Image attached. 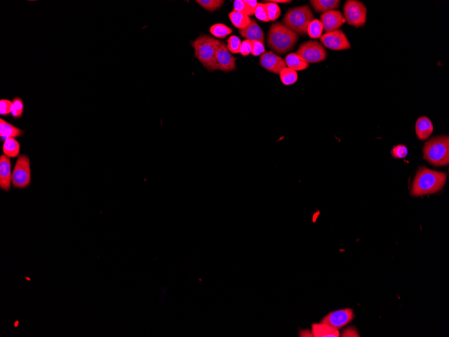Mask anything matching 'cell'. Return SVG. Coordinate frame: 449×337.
Here are the masks:
<instances>
[{"label":"cell","instance_id":"obj_30","mask_svg":"<svg viewBox=\"0 0 449 337\" xmlns=\"http://www.w3.org/2000/svg\"><path fill=\"white\" fill-rule=\"evenodd\" d=\"M234 11H238V12L242 13V14H245L248 16H252L254 14L251 9L246 4L244 0H236V1H234Z\"/></svg>","mask_w":449,"mask_h":337},{"label":"cell","instance_id":"obj_31","mask_svg":"<svg viewBox=\"0 0 449 337\" xmlns=\"http://www.w3.org/2000/svg\"><path fill=\"white\" fill-rule=\"evenodd\" d=\"M254 14L259 20L263 22H268L269 19L268 14H267V9H266L265 4L264 3H258L257 8L254 11Z\"/></svg>","mask_w":449,"mask_h":337},{"label":"cell","instance_id":"obj_19","mask_svg":"<svg viewBox=\"0 0 449 337\" xmlns=\"http://www.w3.org/2000/svg\"><path fill=\"white\" fill-rule=\"evenodd\" d=\"M312 335L315 337H338L340 336V333L337 329L325 324H313Z\"/></svg>","mask_w":449,"mask_h":337},{"label":"cell","instance_id":"obj_18","mask_svg":"<svg viewBox=\"0 0 449 337\" xmlns=\"http://www.w3.org/2000/svg\"><path fill=\"white\" fill-rule=\"evenodd\" d=\"M311 6L316 12L324 13L338 8L341 5L340 0H311Z\"/></svg>","mask_w":449,"mask_h":337},{"label":"cell","instance_id":"obj_5","mask_svg":"<svg viewBox=\"0 0 449 337\" xmlns=\"http://www.w3.org/2000/svg\"><path fill=\"white\" fill-rule=\"evenodd\" d=\"M219 40L211 37V36L202 34L191 44L195 51L194 57L209 72H213L214 61Z\"/></svg>","mask_w":449,"mask_h":337},{"label":"cell","instance_id":"obj_21","mask_svg":"<svg viewBox=\"0 0 449 337\" xmlns=\"http://www.w3.org/2000/svg\"><path fill=\"white\" fill-rule=\"evenodd\" d=\"M2 150L3 154L8 158H16L20 154V143L14 137H10L3 141Z\"/></svg>","mask_w":449,"mask_h":337},{"label":"cell","instance_id":"obj_22","mask_svg":"<svg viewBox=\"0 0 449 337\" xmlns=\"http://www.w3.org/2000/svg\"><path fill=\"white\" fill-rule=\"evenodd\" d=\"M229 18L235 27L238 28L239 30L247 27L251 21L249 16L236 11L229 13Z\"/></svg>","mask_w":449,"mask_h":337},{"label":"cell","instance_id":"obj_8","mask_svg":"<svg viewBox=\"0 0 449 337\" xmlns=\"http://www.w3.org/2000/svg\"><path fill=\"white\" fill-rule=\"evenodd\" d=\"M296 53L308 64L322 62L328 56L324 46L317 41H309L301 44Z\"/></svg>","mask_w":449,"mask_h":337},{"label":"cell","instance_id":"obj_37","mask_svg":"<svg viewBox=\"0 0 449 337\" xmlns=\"http://www.w3.org/2000/svg\"><path fill=\"white\" fill-rule=\"evenodd\" d=\"M263 2H272L275 3H289L292 2V1H288V0H269V1H263Z\"/></svg>","mask_w":449,"mask_h":337},{"label":"cell","instance_id":"obj_12","mask_svg":"<svg viewBox=\"0 0 449 337\" xmlns=\"http://www.w3.org/2000/svg\"><path fill=\"white\" fill-rule=\"evenodd\" d=\"M260 64L263 68L273 74H279L286 68L285 61L272 51L265 52L260 57Z\"/></svg>","mask_w":449,"mask_h":337},{"label":"cell","instance_id":"obj_7","mask_svg":"<svg viewBox=\"0 0 449 337\" xmlns=\"http://www.w3.org/2000/svg\"><path fill=\"white\" fill-rule=\"evenodd\" d=\"M344 16L348 24L359 28L366 22L367 9L364 3L357 0H348L343 7Z\"/></svg>","mask_w":449,"mask_h":337},{"label":"cell","instance_id":"obj_2","mask_svg":"<svg viewBox=\"0 0 449 337\" xmlns=\"http://www.w3.org/2000/svg\"><path fill=\"white\" fill-rule=\"evenodd\" d=\"M299 39V34L282 23H273L269 29L267 43L278 54H285L293 50Z\"/></svg>","mask_w":449,"mask_h":337},{"label":"cell","instance_id":"obj_10","mask_svg":"<svg viewBox=\"0 0 449 337\" xmlns=\"http://www.w3.org/2000/svg\"><path fill=\"white\" fill-rule=\"evenodd\" d=\"M320 41L325 47L334 51H343L351 48L349 39L341 29L326 32L321 36Z\"/></svg>","mask_w":449,"mask_h":337},{"label":"cell","instance_id":"obj_9","mask_svg":"<svg viewBox=\"0 0 449 337\" xmlns=\"http://www.w3.org/2000/svg\"><path fill=\"white\" fill-rule=\"evenodd\" d=\"M236 57L233 56L227 46L222 41L219 42L214 61L213 71L219 70L230 72L236 70Z\"/></svg>","mask_w":449,"mask_h":337},{"label":"cell","instance_id":"obj_23","mask_svg":"<svg viewBox=\"0 0 449 337\" xmlns=\"http://www.w3.org/2000/svg\"><path fill=\"white\" fill-rule=\"evenodd\" d=\"M210 32L218 39H225L227 36L232 34L233 30L222 23H217L210 28Z\"/></svg>","mask_w":449,"mask_h":337},{"label":"cell","instance_id":"obj_36","mask_svg":"<svg viewBox=\"0 0 449 337\" xmlns=\"http://www.w3.org/2000/svg\"><path fill=\"white\" fill-rule=\"evenodd\" d=\"M246 4L251 9L252 12L254 14V11L256 10L258 5V1L257 0H244Z\"/></svg>","mask_w":449,"mask_h":337},{"label":"cell","instance_id":"obj_11","mask_svg":"<svg viewBox=\"0 0 449 337\" xmlns=\"http://www.w3.org/2000/svg\"><path fill=\"white\" fill-rule=\"evenodd\" d=\"M353 318L354 314L353 310L347 308L330 313L321 321V323L325 324L338 330L351 323Z\"/></svg>","mask_w":449,"mask_h":337},{"label":"cell","instance_id":"obj_29","mask_svg":"<svg viewBox=\"0 0 449 337\" xmlns=\"http://www.w3.org/2000/svg\"><path fill=\"white\" fill-rule=\"evenodd\" d=\"M227 48L230 53L238 54L240 53L241 47H242V42L240 38L236 35L230 36V37L227 39Z\"/></svg>","mask_w":449,"mask_h":337},{"label":"cell","instance_id":"obj_16","mask_svg":"<svg viewBox=\"0 0 449 337\" xmlns=\"http://www.w3.org/2000/svg\"><path fill=\"white\" fill-rule=\"evenodd\" d=\"M24 132L22 129L15 127L12 124L9 123L3 118H0V139L4 141L5 139L10 137H20L24 135Z\"/></svg>","mask_w":449,"mask_h":337},{"label":"cell","instance_id":"obj_15","mask_svg":"<svg viewBox=\"0 0 449 337\" xmlns=\"http://www.w3.org/2000/svg\"><path fill=\"white\" fill-rule=\"evenodd\" d=\"M239 33L250 41H259L265 44V32L253 19H251L247 27L239 30Z\"/></svg>","mask_w":449,"mask_h":337},{"label":"cell","instance_id":"obj_6","mask_svg":"<svg viewBox=\"0 0 449 337\" xmlns=\"http://www.w3.org/2000/svg\"><path fill=\"white\" fill-rule=\"evenodd\" d=\"M31 168L30 159L25 154L18 156L11 177V183L15 188L25 189L31 183Z\"/></svg>","mask_w":449,"mask_h":337},{"label":"cell","instance_id":"obj_1","mask_svg":"<svg viewBox=\"0 0 449 337\" xmlns=\"http://www.w3.org/2000/svg\"><path fill=\"white\" fill-rule=\"evenodd\" d=\"M446 180L447 174L445 172L420 167L412 183L411 195L420 197L439 192L442 190Z\"/></svg>","mask_w":449,"mask_h":337},{"label":"cell","instance_id":"obj_28","mask_svg":"<svg viewBox=\"0 0 449 337\" xmlns=\"http://www.w3.org/2000/svg\"><path fill=\"white\" fill-rule=\"evenodd\" d=\"M265 4L269 21L277 20L280 17V14H281V10H280L278 5L277 3L272 2H267Z\"/></svg>","mask_w":449,"mask_h":337},{"label":"cell","instance_id":"obj_4","mask_svg":"<svg viewBox=\"0 0 449 337\" xmlns=\"http://www.w3.org/2000/svg\"><path fill=\"white\" fill-rule=\"evenodd\" d=\"M313 20H314V15L310 7L305 5L288 9L282 19V24L296 33L305 36L307 34L309 23Z\"/></svg>","mask_w":449,"mask_h":337},{"label":"cell","instance_id":"obj_27","mask_svg":"<svg viewBox=\"0 0 449 337\" xmlns=\"http://www.w3.org/2000/svg\"><path fill=\"white\" fill-rule=\"evenodd\" d=\"M196 2L203 8L212 12L222 7L225 1L223 0H197Z\"/></svg>","mask_w":449,"mask_h":337},{"label":"cell","instance_id":"obj_13","mask_svg":"<svg viewBox=\"0 0 449 337\" xmlns=\"http://www.w3.org/2000/svg\"><path fill=\"white\" fill-rule=\"evenodd\" d=\"M320 21L326 33L339 29L346 22L345 16L341 11L336 9L327 11L321 15Z\"/></svg>","mask_w":449,"mask_h":337},{"label":"cell","instance_id":"obj_32","mask_svg":"<svg viewBox=\"0 0 449 337\" xmlns=\"http://www.w3.org/2000/svg\"><path fill=\"white\" fill-rule=\"evenodd\" d=\"M391 153L393 158L402 159L406 158L408 155V149L406 145L400 144L393 147Z\"/></svg>","mask_w":449,"mask_h":337},{"label":"cell","instance_id":"obj_14","mask_svg":"<svg viewBox=\"0 0 449 337\" xmlns=\"http://www.w3.org/2000/svg\"><path fill=\"white\" fill-rule=\"evenodd\" d=\"M11 177L10 158L2 154L0 156V188L1 190L10 191Z\"/></svg>","mask_w":449,"mask_h":337},{"label":"cell","instance_id":"obj_35","mask_svg":"<svg viewBox=\"0 0 449 337\" xmlns=\"http://www.w3.org/2000/svg\"><path fill=\"white\" fill-rule=\"evenodd\" d=\"M252 52V41L245 39L242 41L240 53L243 57L248 56Z\"/></svg>","mask_w":449,"mask_h":337},{"label":"cell","instance_id":"obj_33","mask_svg":"<svg viewBox=\"0 0 449 337\" xmlns=\"http://www.w3.org/2000/svg\"><path fill=\"white\" fill-rule=\"evenodd\" d=\"M12 101L7 99H1L0 101V114L1 116H7L11 114Z\"/></svg>","mask_w":449,"mask_h":337},{"label":"cell","instance_id":"obj_24","mask_svg":"<svg viewBox=\"0 0 449 337\" xmlns=\"http://www.w3.org/2000/svg\"><path fill=\"white\" fill-rule=\"evenodd\" d=\"M324 27L322 23L318 19H314L309 23L307 28V34L313 39H319L323 35Z\"/></svg>","mask_w":449,"mask_h":337},{"label":"cell","instance_id":"obj_25","mask_svg":"<svg viewBox=\"0 0 449 337\" xmlns=\"http://www.w3.org/2000/svg\"><path fill=\"white\" fill-rule=\"evenodd\" d=\"M279 75H280V80L282 84L286 86L292 85V84L296 83L298 80L297 72L287 67L284 68Z\"/></svg>","mask_w":449,"mask_h":337},{"label":"cell","instance_id":"obj_26","mask_svg":"<svg viewBox=\"0 0 449 337\" xmlns=\"http://www.w3.org/2000/svg\"><path fill=\"white\" fill-rule=\"evenodd\" d=\"M24 103L20 97H15L12 100L11 105V116L15 119L22 118L24 113Z\"/></svg>","mask_w":449,"mask_h":337},{"label":"cell","instance_id":"obj_20","mask_svg":"<svg viewBox=\"0 0 449 337\" xmlns=\"http://www.w3.org/2000/svg\"><path fill=\"white\" fill-rule=\"evenodd\" d=\"M284 61L287 68L296 72L306 70L309 67V64H307L297 53H289L286 55Z\"/></svg>","mask_w":449,"mask_h":337},{"label":"cell","instance_id":"obj_3","mask_svg":"<svg viewBox=\"0 0 449 337\" xmlns=\"http://www.w3.org/2000/svg\"><path fill=\"white\" fill-rule=\"evenodd\" d=\"M424 158L435 166L448 165L449 163V138L448 136H437L426 142L423 147Z\"/></svg>","mask_w":449,"mask_h":337},{"label":"cell","instance_id":"obj_17","mask_svg":"<svg viewBox=\"0 0 449 337\" xmlns=\"http://www.w3.org/2000/svg\"><path fill=\"white\" fill-rule=\"evenodd\" d=\"M433 124L427 116H423L418 118L416 123V133L420 140L429 138L433 133Z\"/></svg>","mask_w":449,"mask_h":337},{"label":"cell","instance_id":"obj_34","mask_svg":"<svg viewBox=\"0 0 449 337\" xmlns=\"http://www.w3.org/2000/svg\"><path fill=\"white\" fill-rule=\"evenodd\" d=\"M265 44L259 41L252 42V55L254 57L261 56L265 53Z\"/></svg>","mask_w":449,"mask_h":337}]
</instances>
